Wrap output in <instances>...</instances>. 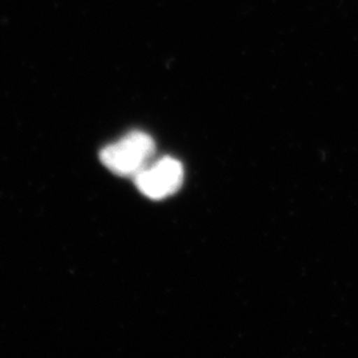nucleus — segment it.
I'll use <instances>...</instances> for the list:
<instances>
[{"label": "nucleus", "mask_w": 358, "mask_h": 358, "mask_svg": "<svg viewBox=\"0 0 358 358\" xmlns=\"http://www.w3.org/2000/svg\"><path fill=\"white\" fill-rule=\"evenodd\" d=\"M155 154V142L143 131H131L120 141L103 148L100 158L117 176L136 177L148 166Z\"/></svg>", "instance_id": "1"}, {"label": "nucleus", "mask_w": 358, "mask_h": 358, "mask_svg": "<svg viewBox=\"0 0 358 358\" xmlns=\"http://www.w3.org/2000/svg\"><path fill=\"white\" fill-rule=\"evenodd\" d=\"M183 167L180 162L165 157L149 164L136 177L137 189L150 199H164L178 192L183 183Z\"/></svg>", "instance_id": "2"}]
</instances>
